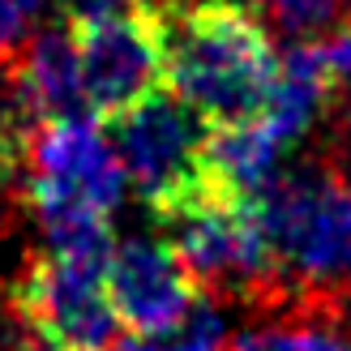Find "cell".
Instances as JSON below:
<instances>
[{
	"label": "cell",
	"mask_w": 351,
	"mask_h": 351,
	"mask_svg": "<svg viewBox=\"0 0 351 351\" xmlns=\"http://www.w3.org/2000/svg\"><path fill=\"white\" fill-rule=\"evenodd\" d=\"M287 154L291 146L261 116L236 120V125H210L202 146V176L210 189H219L244 206H257L283 180Z\"/></svg>",
	"instance_id": "10"
},
{
	"label": "cell",
	"mask_w": 351,
	"mask_h": 351,
	"mask_svg": "<svg viewBox=\"0 0 351 351\" xmlns=\"http://www.w3.org/2000/svg\"><path fill=\"white\" fill-rule=\"evenodd\" d=\"M339 322L343 317H330V313L291 308L287 322L236 335L232 351H351V335H343Z\"/></svg>",
	"instance_id": "11"
},
{
	"label": "cell",
	"mask_w": 351,
	"mask_h": 351,
	"mask_svg": "<svg viewBox=\"0 0 351 351\" xmlns=\"http://www.w3.org/2000/svg\"><path fill=\"white\" fill-rule=\"evenodd\" d=\"M253 210L278 266L283 308L343 317L351 308V176L330 163L283 171Z\"/></svg>",
	"instance_id": "3"
},
{
	"label": "cell",
	"mask_w": 351,
	"mask_h": 351,
	"mask_svg": "<svg viewBox=\"0 0 351 351\" xmlns=\"http://www.w3.org/2000/svg\"><path fill=\"white\" fill-rule=\"evenodd\" d=\"M206 133L210 125L171 86H159L154 95L137 99L133 108L108 120V137L129 176V189L150 206V215L206 180L202 176Z\"/></svg>",
	"instance_id": "6"
},
{
	"label": "cell",
	"mask_w": 351,
	"mask_h": 351,
	"mask_svg": "<svg viewBox=\"0 0 351 351\" xmlns=\"http://www.w3.org/2000/svg\"><path fill=\"white\" fill-rule=\"evenodd\" d=\"M125 351H232V335H227L219 300L202 295L176 326L154 330V335H137Z\"/></svg>",
	"instance_id": "12"
},
{
	"label": "cell",
	"mask_w": 351,
	"mask_h": 351,
	"mask_svg": "<svg viewBox=\"0 0 351 351\" xmlns=\"http://www.w3.org/2000/svg\"><path fill=\"white\" fill-rule=\"evenodd\" d=\"M125 189L129 176L99 116L82 112L26 129V202L51 253L108 261Z\"/></svg>",
	"instance_id": "2"
},
{
	"label": "cell",
	"mask_w": 351,
	"mask_h": 351,
	"mask_svg": "<svg viewBox=\"0 0 351 351\" xmlns=\"http://www.w3.org/2000/svg\"><path fill=\"white\" fill-rule=\"evenodd\" d=\"M154 223L163 227L167 244L180 253L202 295L283 308L278 266L253 206L227 197L202 180L197 189L154 210Z\"/></svg>",
	"instance_id": "4"
},
{
	"label": "cell",
	"mask_w": 351,
	"mask_h": 351,
	"mask_svg": "<svg viewBox=\"0 0 351 351\" xmlns=\"http://www.w3.org/2000/svg\"><path fill=\"white\" fill-rule=\"evenodd\" d=\"M167 86L206 125H236L266 112L283 56L249 0H171L159 9Z\"/></svg>",
	"instance_id": "1"
},
{
	"label": "cell",
	"mask_w": 351,
	"mask_h": 351,
	"mask_svg": "<svg viewBox=\"0 0 351 351\" xmlns=\"http://www.w3.org/2000/svg\"><path fill=\"white\" fill-rule=\"evenodd\" d=\"M112 351H116V347H112Z\"/></svg>",
	"instance_id": "16"
},
{
	"label": "cell",
	"mask_w": 351,
	"mask_h": 351,
	"mask_svg": "<svg viewBox=\"0 0 351 351\" xmlns=\"http://www.w3.org/2000/svg\"><path fill=\"white\" fill-rule=\"evenodd\" d=\"M108 295L125 330L154 335L180 322L202 300V287L167 236H125L108 257Z\"/></svg>",
	"instance_id": "8"
},
{
	"label": "cell",
	"mask_w": 351,
	"mask_h": 351,
	"mask_svg": "<svg viewBox=\"0 0 351 351\" xmlns=\"http://www.w3.org/2000/svg\"><path fill=\"white\" fill-rule=\"evenodd\" d=\"M26 120L17 116V108H0V184L17 176V167L26 163Z\"/></svg>",
	"instance_id": "15"
},
{
	"label": "cell",
	"mask_w": 351,
	"mask_h": 351,
	"mask_svg": "<svg viewBox=\"0 0 351 351\" xmlns=\"http://www.w3.org/2000/svg\"><path fill=\"white\" fill-rule=\"evenodd\" d=\"M150 9V0H60V22L64 26H99V22H116V17L142 13Z\"/></svg>",
	"instance_id": "14"
},
{
	"label": "cell",
	"mask_w": 351,
	"mask_h": 351,
	"mask_svg": "<svg viewBox=\"0 0 351 351\" xmlns=\"http://www.w3.org/2000/svg\"><path fill=\"white\" fill-rule=\"evenodd\" d=\"M43 0H0V64H9L30 43Z\"/></svg>",
	"instance_id": "13"
},
{
	"label": "cell",
	"mask_w": 351,
	"mask_h": 351,
	"mask_svg": "<svg viewBox=\"0 0 351 351\" xmlns=\"http://www.w3.org/2000/svg\"><path fill=\"white\" fill-rule=\"evenodd\" d=\"M13 82V103L17 116L30 125L60 116H82L86 112V86H82V51L77 34L60 26L34 30L30 43L5 64Z\"/></svg>",
	"instance_id": "9"
},
{
	"label": "cell",
	"mask_w": 351,
	"mask_h": 351,
	"mask_svg": "<svg viewBox=\"0 0 351 351\" xmlns=\"http://www.w3.org/2000/svg\"><path fill=\"white\" fill-rule=\"evenodd\" d=\"M73 30V26H69ZM82 86H86V112L99 120H112L137 99L167 86V51H163V22L159 9H142L116 22L82 26Z\"/></svg>",
	"instance_id": "7"
},
{
	"label": "cell",
	"mask_w": 351,
	"mask_h": 351,
	"mask_svg": "<svg viewBox=\"0 0 351 351\" xmlns=\"http://www.w3.org/2000/svg\"><path fill=\"white\" fill-rule=\"evenodd\" d=\"M13 317L34 351H112L125 330L108 295V261L51 249L13 278Z\"/></svg>",
	"instance_id": "5"
}]
</instances>
